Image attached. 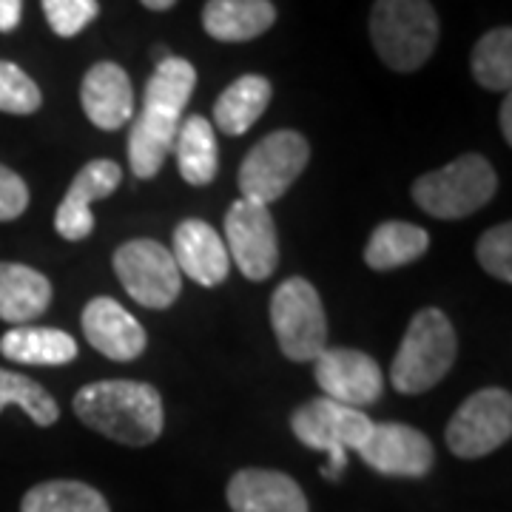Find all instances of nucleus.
Here are the masks:
<instances>
[{
    "mask_svg": "<svg viewBox=\"0 0 512 512\" xmlns=\"http://www.w3.org/2000/svg\"><path fill=\"white\" fill-rule=\"evenodd\" d=\"M197 89V69L183 57H165L146 83L143 111L131 123L128 134V165L137 180L160 174L165 157L174 148L185 106Z\"/></svg>",
    "mask_w": 512,
    "mask_h": 512,
    "instance_id": "obj_1",
    "label": "nucleus"
},
{
    "mask_svg": "<svg viewBox=\"0 0 512 512\" xmlns=\"http://www.w3.org/2000/svg\"><path fill=\"white\" fill-rule=\"evenodd\" d=\"M74 413L86 427L126 447L154 444L165 427L160 390L128 379L86 384L74 396Z\"/></svg>",
    "mask_w": 512,
    "mask_h": 512,
    "instance_id": "obj_2",
    "label": "nucleus"
},
{
    "mask_svg": "<svg viewBox=\"0 0 512 512\" xmlns=\"http://www.w3.org/2000/svg\"><path fill=\"white\" fill-rule=\"evenodd\" d=\"M376 55L393 72H419L439 43V15L430 0H376L370 12Z\"/></svg>",
    "mask_w": 512,
    "mask_h": 512,
    "instance_id": "obj_3",
    "label": "nucleus"
},
{
    "mask_svg": "<svg viewBox=\"0 0 512 512\" xmlns=\"http://www.w3.org/2000/svg\"><path fill=\"white\" fill-rule=\"evenodd\" d=\"M458 339L453 322L439 308H424L404 330L399 353L390 365V382L404 396L433 390L456 365Z\"/></svg>",
    "mask_w": 512,
    "mask_h": 512,
    "instance_id": "obj_4",
    "label": "nucleus"
},
{
    "mask_svg": "<svg viewBox=\"0 0 512 512\" xmlns=\"http://www.w3.org/2000/svg\"><path fill=\"white\" fill-rule=\"evenodd\" d=\"M291 430L305 447L328 456L322 476L328 481H339L348 470V453L350 450L356 453L365 444L373 430V419L365 410L345 407V404L319 396L293 410Z\"/></svg>",
    "mask_w": 512,
    "mask_h": 512,
    "instance_id": "obj_5",
    "label": "nucleus"
},
{
    "mask_svg": "<svg viewBox=\"0 0 512 512\" xmlns=\"http://www.w3.org/2000/svg\"><path fill=\"white\" fill-rule=\"evenodd\" d=\"M498 177L487 157L464 154L413 185V200L436 220H464L493 200Z\"/></svg>",
    "mask_w": 512,
    "mask_h": 512,
    "instance_id": "obj_6",
    "label": "nucleus"
},
{
    "mask_svg": "<svg viewBox=\"0 0 512 512\" xmlns=\"http://www.w3.org/2000/svg\"><path fill=\"white\" fill-rule=\"evenodd\" d=\"M276 342L291 362H316L328 348V316L319 291L308 279L291 276L271 296Z\"/></svg>",
    "mask_w": 512,
    "mask_h": 512,
    "instance_id": "obj_7",
    "label": "nucleus"
},
{
    "mask_svg": "<svg viewBox=\"0 0 512 512\" xmlns=\"http://www.w3.org/2000/svg\"><path fill=\"white\" fill-rule=\"evenodd\" d=\"M308 160H311V146L299 131L282 128L262 137L239 165L242 200L271 205L279 197H285L288 188L305 171Z\"/></svg>",
    "mask_w": 512,
    "mask_h": 512,
    "instance_id": "obj_8",
    "label": "nucleus"
},
{
    "mask_svg": "<svg viewBox=\"0 0 512 512\" xmlns=\"http://www.w3.org/2000/svg\"><path fill=\"white\" fill-rule=\"evenodd\" d=\"M111 262L120 285L143 308L165 311L183 291V274L157 239H128L114 251Z\"/></svg>",
    "mask_w": 512,
    "mask_h": 512,
    "instance_id": "obj_9",
    "label": "nucleus"
},
{
    "mask_svg": "<svg viewBox=\"0 0 512 512\" xmlns=\"http://www.w3.org/2000/svg\"><path fill=\"white\" fill-rule=\"evenodd\" d=\"M512 436V396L501 387H484L453 413L447 424V447L458 458H484Z\"/></svg>",
    "mask_w": 512,
    "mask_h": 512,
    "instance_id": "obj_10",
    "label": "nucleus"
},
{
    "mask_svg": "<svg viewBox=\"0 0 512 512\" xmlns=\"http://www.w3.org/2000/svg\"><path fill=\"white\" fill-rule=\"evenodd\" d=\"M228 256L251 282H262L279 265V239L268 205L237 200L225 214Z\"/></svg>",
    "mask_w": 512,
    "mask_h": 512,
    "instance_id": "obj_11",
    "label": "nucleus"
},
{
    "mask_svg": "<svg viewBox=\"0 0 512 512\" xmlns=\"http://www.w3.org/2000/svg\"><path fill=\"white\" fill-rule=\"evenodd\" d=\"M313 379L325 399L365 410L384 393V373L373 356L353 348H325L313 362Z\"/></svg>",
    "mask_w": 512,
    "mask_h": 512,
    "instance_id": "obj_12",
    "label": "nucleus"
},
{
    "mask_svg": "<svg viewBox=\"0 0 512 512\" xmlns=\"http://www.w3.org/2000/svg\"><path fill=\"white\" fill-rule=\"evenodd\" d=\"M356 453L370 470L390 478H424L436 464L430 439L402 421L373 424L370 436Z\"/></svg>",
    "mask_w": 512,
    "mask_h": 512,
    "instance_id": "obj_13",
    "label": "nucleus"
},
{
    "mask_svg": "<svg viewBox=\"0 0 512 512\" xmlns=\"http://www.w3.org/2000/svg\"><path fill=\"white\" fill-rule=\"evenodd\" d=\"M120 180H123V168L114 160H92L83 165L72 180L69 194L57 205V234L69 242H80L89 237L94 231L92 202L106 200L109 194H114Z\"/></svg>",
    "mask_w": 512,
    "mask_h": 512,
    "instance_id": "obj_14",
    "label": "nucleus"
},
{
    "mask_svg": "<svg viewBox=\"0 0 512 512\" xmlns=\"http://www.w3.org/2000/svg\"><path fill=\"white\" fill-rule=\"evenodd\" d=\"M83 336L97 353L111 362H134L143 356L148 336L143 325L109 296H97L83 308Z\"/></svg>",
    "mask_w": 512,
    "mask_h": 512,
    "instance_id": "obj_15",
    "label": "nucleus"
},
{
    "mask_svg": "<svg viewBox=\"0 0 512 512\" xmlns=\"http://www.w3.org/2000/svg\"><path fill=\"white\" fill-rule=\"evenodd\" d=\"M174 262L180 274L194 279L202 288H217L228 279L231 256L225 239L205 220H183L174 231Z\"/></svg>",
    "mask_w": 512,
    "mask_h": 512,
    "instance_id": "obj_16",
    "label": "nucleus"
},
{
    "mask_svg": "<svg viewBox=\"0 0 512 512\" xmlns=\"http://www.w3.org/2000/svg\"><path fill=\"white\" fill-rule=\"evenodd\" d=\"M225 498L234 512H311L302 487L279 470L248 467L228 481Z\"/></svg>",
    "mask_w": 512,
    "mask_h": 512,
    "instance_id": "obj_17",
    "label": "nucleus"
},
{
    "mask_svg": "<svg viewBox=\"0 0 512 512\" xmlns=\"http://www.w3.org/2000/svg\"><path fill=\"white\" fill-rule=\"evenodd\" d=\"M80 103L86 117L94 126L103 131H117L131 120L134 114V89H131V77L123 66L117 63H94L92 69L83 77L80 86Z\"/></svg>",
    "mask_w": 512,
    "mask_h": 512,
    "instance_id": "obj_18",
    "label": "nucleus"
},
{
    "mask_svg": "<svg viewBox=\"0 0 512 512\" xmlns=\"http://www.w3.org/2000/svg\"><path fill=\"white\" fill-rule=\"evenodd\" d=\"M52 305V282L46 276L20 265L0 262V319L12 322L15 328L35 322Z\"/></svg>",
    "mask_w": 512,
    "mask_h": 512,
    "instance_id": "obj_19",
    "label": "nucleus"
},
{
    "mask_svg": "<svg viewBox=\"0 0 512 512\" xmlns=\"http://www.w3.org/2000/svg\"><path fill=\"white\" fill-rule=\"evenodd\" d=\"M276 23L271 0H208L202 9L205 32L220 43H245L265 35Z\"/></svg>",
    "mask_w": 512,
    "mask_h": 512,
    "instance_id": "obj_20",
    "label": "nucleus"
},
{
    "mask_svg": "<svg viewBox=\"0 0 512 512\" xmlns=\"http://www.w3.org/2000/svg\"><path fill=\"white\" fill-rule=\"evenodd\" d=\"M0 353L18 365L60 367L77 359V342L66 330L18 325L0 336Z\"/></svg>",
    "mask_w": 512,
    "mask_h": 512,
    "instance_id": "obj_21",
    "label": "nucleus"
},
{
    "mask_svg": "<svg viewBox=\"0 0 512 512\" xmlns=\"http://www.w3.org/2000/svg\"><path fill=\"white\" fill-rule=\"evenodd\" d=\"M271 97H274V86H271L268 77H262V74H242L217 97V103H214V123H217L222 134L239 137L265 114Z\"/></svg>",
    "mask_w": 512,
    "mask_h": 512,
    "instance_id": "obj_22",
    "label": "nucleus"
},
{
    "mask_svg": "<svg viewBox=\"0 0 512 512\" xmlns=\"http://www.w3.org/2000/svg\"><path fill=\"white\" fill-rule=\"evenodd\" d=\"M171 151L177 154V168L185 183L197 185V188L214 183L220 171V148H217L214 126L205 117L191 114L183 126L177 128Z\"/></svg>",
    "mask_w": 512,
    "mask_h": 512,
    "instance_id": "obj_23",
    "label": "nucleus"
},
{
    "mask_svg": "<svg viewBox=\"0 0 512 512\" xmlns=\"http://www.w3.org/2000/svg\"><path fill=\"white\" fill-rule=\"evenodd\" d=\"M430 234L410 222H382L365 245V262L373 271H396L427 254Z\"/></svg>",
    "mask_w": 512,
    "mask_h": 512,
    "instance_id": "obj_24",
    "label": "nucleus"
},
{
    "mask_svg": "<svg viewBox=\"0 0 512 512\" xmlns=\"http://www.w3.org/2000/svg\"><path fill=\"white\" fill-rule=\"evenodd\" d=\"M20 512H111L103 493L83 481H43L20 501Z\"/></svg>",
    "mask_w": 512,
    "mask_h": 512,
    "instance_id": "obj_25",
    "label": "nucleus"
},
{
    "mask_svg": "<svg viewBox=\"0 0 512 512\" xmlns=\"http://www.w3.org/2000/svg\"><path fill=\"white\" fill-rule=\"evenodd\" d=\"M470 72L478 86L490 92H510L512 86V29L501 26L481 37L470 57Z\"/></svg>",
    "mask_w": 512,
    "mask_h": 512,
    "instance_id": "obj_26",
    "label": "nucleus"
},
{
    "mask_svg": "<svg viewBox=\"0 0 512 512\" xmlns=\"http://www.w3.org/2000/svg\"><path fill=\"white\" fill-rule=\"evenodd\" d=\"M9 404H18L37 427H52L60 419V407L43 384H37L35 379H29L23 373L0 367V413Z\"/></svg>",
    "mask_w": 512,
    "mask_h": 512,
    "instance_id": "obj_27",
    "label": "nucleus"
},
{
    "mask_svg": "<svg viewBox=\"0 0 512 512\" xmlns=\"http://www.w3.org/2000/svg\"><path fill=\"white\" fill-rule=\"evenodd\" d=\"M40 103H43V94L35 80L15 63L0 60V111L26 117V114H35Z\"/></svg>",
    "mask_w": 512,
    "mask_h": 512,
    "instance_id": "obj_28",
    "label": "nucleus"
},
{
    "mask_svg": "<svg viewBox=\"0 0 512 512\" xmlns=\"http://www.w3.org/2000/svg\"><path fill=\"white\" fill-rule=\"evenodd\" d=\"M476 256L481 268L501 282H512V225L501 222L478 239Z\"/></svg>",
    "mask_w": 512,
    "mask_h": 512,
    "instance_id": "obj_29",
    "label": "nucleus"
},
{
    "mask_svg": "<svg viewBox=\"0 0 512 512\" xmlns=\"http://www.w3.org/2000/svg\"><path fill=\"white\" fill-rule=\"evenodd\" d=\"M43 15L55 35L74 37L100 15V6L97 0H43Z\"/></svg>",
    "mask_w": 512,
    "mask_h": 512,
    "instance_id": "obj_30",
    "label": "nucleus"
},
{
    "mask_svg": "<svg viewBox=\"0 0 512 512\" xmlns=\"http://www.w3.org/2000/svg\"><path fill=\"white\" fill-rule=\"evenodd\" d=\"M29 208V185L12 168L0 163V222L18 220Z\"/></svg>",
    "mask_w": 512,
    "mask_h": 512,
    "instance_id": "obj_31",
    "label": "nucleus"
},
{
    "mask_svg": "<svg viewBox=\"0 0 512 512\" xmlns=\"http://www.w3.org/2000/svg\"><path fill=\"white\" fill-rule=\"evenodd\" d=\"M23 18V0H0V32H15Z\"/></svg>",
    "mask_w": 512,
    "mask_h": 512,
    "instance_id": "obj_32",
    "label": "nucleus"
},
{
    "mask_svg": "<svg viewBox=\"0 0 512 512\" xmlns=\"http://www.w3.org/2000/svg\"><path fill=\"white\" fill-rule=\"evenodd\" d=\"M498 123H501V134L507 140V146H512V97L507 94L504 103H501V111H498Z\"/></svg>",
    "mask_w": 512,
    "mask_h": 512,
    "instance_id": "obj_33",
    "label": "nucleus"
},
{
    "mask_svg": "<svg viewBox=\"0 0 512 512\" xmlns=\"http://www.w3.org/2000/svg\"><path fill=\"white\" fill-rule=\"evenodd\" d=\"M146 9H151V12H165V9H171L177 0H140Z\"/></svg>",
    "mask_w": 512,
    "mask_h": 512,
    "instance_id": "obj_34",
    "label": "nucleus"
}]
</instances>
